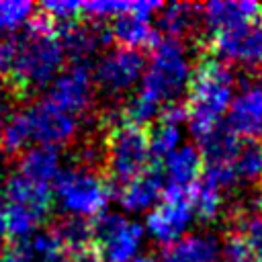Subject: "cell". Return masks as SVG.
I'll use <instances>...</instances> for the list:
<instances>
[{"label": "cell", "instance_id": "43", "mask_svg": "<svg viewBox=\"0 0 262 262\" xmlns=\"http://www.w3.org/2000/svg\"><path fill=\"white\" fill-rule=\"evenodd\" d=\"M258 84H260V86H262V66H260V68H258Z\"/></svg>", "mask_w": 262, "mask_h": 262}, {"label": "cell", "instance_id": "40", "mask_svg": "<svg viewBox=\"0 0 262 262\" xmlns=\"http://www.w3.org/2000/svg\"><path fill=\"white\" fill-rule=\"evenodd\" d=\"M10 117H12V115H10V100H8L4 94H0V133H2V129H4V125L8 123Z\"/></svg>", "mask_w": 262, "mask_h": 262}, {"label": "cell", "instance_id": "37", "mask_svg": "<svg viewBox=\"0 0 262 262\" xmlns=\"http://www.w3.org/2000/svg\"><path fill=\"white\" fill-rule=\"evenodd\" d=\"M0 262H33L29 250L25 248V244H16L4 252H0Z\"/></svg>", "mask_w": 262, "mask_h": 262}, {"label": "cell", "instance_id": "27", "mask_svg": "<svg viewBox=\"0 0 262 262\" xmlns=\"http://www.w3.org/2000/svg\"><path fill=\"white\" fill-rule=\"evenodd\" d=\"M160 113H162V104L156 102L151 96L143 94L141 90H135L123 106L125 123H131L137 127H143V125L151 123L154 119H160Z\"/></svg>", "mask_w": 262, "mask_h": 262}, {"label": "cell", "instance_id": "20", "mask_svg": "<svg viewBox=\"0 0 262 262\" xmlns=\"http://www.w3.org/2000/svg\"><path fill=\"white\" fill-rule=\"evenodd\" d=\"M201 20V6L188 2H172L164 4L158 12V31L164 33V39L180 41L190 35L196 23Z\"/></svg>", "mask_w": 262, "mask_h": 262}, {"label": "cell", "instance_id": "31", "mask_svg": "<svg viewBox=\"0 0 262 262\" xmlns=\"http://www.w3.org/2000/svg\"><path fill=\"white\" fill-rule=\"evenodd\" d=\"M80 14H82V2L76 0H47L41 4V16L47 18L55 27V31L76 23Z\"/></svg>", "mask_w": 262, "mask_h": 262}, {"label": "cell", "instance_id": "33", "mask_svg": "<svg viewBox=\"0 0 262 262\" xmlns=\"http://www.w3.org/2000/svg\"><path fill=\"white\" fill-rule=\"evenodd\" d=\"M239 233L248 239L254 262H262V213H239Z\"/></svg>", "mask_w": 262, "mask_h": 262}, {"label": "cell", "instance_id": "34", "mask_svg": "<svg viewBox=\"0 0 262 262\" xmlns=\"http://www.w3.org/2000/svg\"><path fill=\"white\" fill-rule=\"evenodd\" d=\"M221 262H254L252 248H250L248 239L239 231L229 233L223 239V246H221Z\"/></svg>", "mask_w": 262, "mask_h": 262}, {"label": "cell", "instance_id": "9", "mask_svg": "<svg viewBox=\"0 0 262 262\" xmlns=\"http://www.w3.org/2000/svg\"><path fill=\"white\" fill-rule=\"evenodd\" d=\"M211 51L221 61L246 68L262 66V20L246 23L211 37Z\"/></svg>", "mask_w": 262, "mask_h": 262}, {"label": "cell", "instance_id": "11", "mask_svg": "<svg viewBox=\"0 0 262 262\" xmlns=\"http://www.w3.org/2000/svg\"><path fill=\"white\" fill-rule=\"evenodd\" d=\"M92 70L88 66H72L61 72L47 88V100L57 108L80 117L92 104Z\"/></svg>", "mask_w": 262, "mask_h": 262}, {"label": "cell", "instance_id": "14", "mask_svg": "<svg viewBox=\"0 0 262 262\" xmlns=\"http://www.w3.org/2000/svg\"><path fill=\"white\" fill-rule=\"evenodd\" d=\"M260 16L262 4L254 0H213L201 6V20L211 37L239 25L260 20Z\"/></svg>", "mask_w": 262, "mask_h": 262}, {"label": "cell", "instance_id": "17", "mask_svg": "<svg viewBox=\"0 0 262 262\" xmlns=\"http://www.w3.org/2000/svg\"><path fill=\"white\" fill-rule=\"evenodd\" d=\"M162 174L166 186L190 190L203 176V156L192 143H182L174 154L162 162Z\"/></svg>", "mask_w": 262, "mask_h": 262}, {"label": "cell", "instance_id": "26", "mask_svg": "<svg viewBox=\"0 0 262 262\" xmlns=\"http://www.w3.org/2000/svg\"><path fill=\"white\" fill-rule=\"evenodd\" d=\"M233 170L237 182L242 184H256L262 180V147L256 141L242 143L239 154L233 162Z\"/></svg>", "mask_w": 262, "mask_h": 262}, {"label": "cell", "instance_id": "16", "mask_svg": "<svg viewBox=\"0 0 262 262\" xmlns=\"http://www.w3.org/2000/svg\"><path fill=\"white\" fill-rule=\"evenodd\" d=\"M219 237L211 231L186 233L178 242L164 246L160 262H221Z\"/></svg>", "mask_w": 262, "mask_h": 262}, {"label": "cell", "instance_id": "2", "mask_svg": "<svg viewBox=\"0 0 262 262\" xmlns=\"http://www.w3.org/2000/svg\"><path fill=\"white\" fill-rule=\"evenodd\" d=\"M233 96V70L217 57H207L199 61V66L192 72L186 96L188 129L199 141L221 127V121L227 117Z\"/></svg>", "mask_w": 262, "mask_h": 262}, {"label": "cell", "instance_id": "23", "mask_svg": "<svg viewBox=\"0 0 262 262\" xmlns=\"http://www.w3.org/2000/svg\"><path fill=\"white\" fill-rule=\"evenodd\" d=\"M63 252H70L72 256L90 248L94 244L92 239V223L84 217H74V215H68L63 217L61 221L55 223L53 227Z\"/></svg>", "mask_w": 262, "mask_h": 262}, {"label": "cell", "instance_id": "32", "mask_svg": "<svg viewBox=\"0 0 262 262\" xmlns=\"http://www.w3.org/2000/svg\"><path fill=\"white\" fill-rule=\"evenodd\" d=\"M133 12V2H121V0H92L82 2V14H86L90 20H104V18H119L123 14Z\"/></svg>", "mask_w": 262, "mask_h": 262}, {"label": "cell", "instance_id": "38", "mask_svg": "<svg viewBox=\"0 0 262 262\" xmlns=\"http://www.w3.org/2000/svg\"><path fill=\"white\" fill-rule=\"evenodd\" d=\"M6 207H8V201H6V186H4V182L0 180V242L4 239V235H8V227H6Z\"/></svg>", "mask_w": 262, "mask_h": 262}, {"label": "cell", "instance_id": "6", "mask_svg": "<svg viewBox=\"0 0 262 262\" xmlns=\"http://www.w3.org/2000/svg\"><path fill=\"white\" fill-rule=\"evenodd\" d=\"M92 239L102 262H131L139 256L145 227L123 213L102 211L92 221Z\"/></svg>", "mask_w": 262, "mask_h": 262}, {"label": "cell", "instance_id": "18", "mask_svg": "<svg viewBox=\"0 0 262 262\" xmlns=\"http://www.w3.org/2000/svg\"><path fill=\"white\" fill-rule=\"evenodd\" d=\"M111 37L119 41V47L137 49V51H141L143 47H154L160 41L158 27L151 23V18H145L133 12L113 20Z\"/></svg>", "mask_w": 262, "mask_h": 262}, {"label": "cell", "instance_id": "24", "mask_svg": "<svg viewBox=\"0 0 262 262\" xmlns=\"http://www.w3.org/2000/svg\"><path fill=\"white\" fill-rule=\"evenodd\" d=\"M190 205L194 211V219H201L205 223L215 221L223 209V192L201 178L190 188Z\"/></svg>", "mask_w": 262, "mask_h": 262}, {"label": "cell", "instance_id": "30", "mask_svg": "<svg viewBox=\"0 0 262 262\" xmlns=\"http://www.w3.org/2000/svg\"><path fill=\"white\" fill-rule=\"evenodd\" d=\"M25 248L29 250L31 258L39 260V262H51L59 256H63V248L55 235L53 229H41L35 235H31L27 242H23Z\"/></svg>", "mask_w": 262, "mask_h": 262}, {"label": "cell", "instance_id": "39", "mask_svg": "<svg viewBox=\"0 0 262 262\" xmlns=\"http://www.w3.org/2000/svg\"><path fill=\"white\" fill-rule=\"evenodd\" d=\"M72 258H74V262H102V258H100V254H98V250H96L94 244H92L90 248H86V250L74 254Z\"/></svg>", "mask_w": 262, "mask_h": 262}, {"label": "cell", "instance_id": "22", "mask_svg": "<svg viewBox=\"0 0 262 262\" xmlns=\"http://www.w3.org/2000/svg\"><path fill=\"white\" fill-rule=\"evenodd\" d=\"M201 143V156H203V166H219V164H233L237 154H239V139L225 127L221 125L215 129L211 135L199 141Z\"/></svg>", "mask_w": 262, "mask_h": 262}, {"label": "cell", "instance_id": "4", "mask_svg": "<svg viewBox=\"0 0 262 262\" xmlns=\"http://www.w3.org/2000/svg\"><path fill=\"white\" fill-rule=\"evenodd\" d=\"M53 196L68 215L88 219L106 211L111 186L92 168L70 166L61 168L53 180Z\"/></svg>", "mask_w": 262, "mask_h": 262}, {"label": "cell", "instance_id": "1", "mask_svg": "<svg viewBox=\"0 0 262 262\" xmlns=\"http://www.w3.org/2000/svg\"><path fill=\"white\" fill-rule=\"evenodd\" d=\"M66 53L55 27L43 18H33L14 41V59L10 68L12 84L23 94L49 88L61 74Z\"/></svg>", "mask_w": 262, "mask_h": 262}, {"label": "cell", "instance_id": "3", "mask_svg": "<svg viewBox=\"0 0 262 262\" xmlns=\"http://www.w3.org/2000/svg\"><path fill=\"white\" fill-rule=\"evenodd\" d=\"M192 72L194 70L182 41L160 39L151 47V55L137 90L164 106L176 102L184 92H188Z\"/></svg>", "mask_w": 262, "mask_h": 262}, {"label": "cell", "instance_id": "28", "mask_svg": "<svg viewBox=\"0 0 262 262\" xmlns=\"http://www.w3.org/2000/svg\"><path fill=\"white\" fill-rule=\"evenodd\" d=\"M182 145V127L170 123H158L149 133V151L154 160H166Z\"/></svg>", "mask_w": 262, "mask_h": 262}, {"label": "cell", "instance_id": "35", "mask_svg": "<svg viewBox=\"0 0 262 262\" xmlns=\"http://www.w3.org/2000/svg\"><path fill=\"white\" fill-rule=\"evenodd\" d=\"M160 121L162 123H170V125H178L182 127L184 123H188V108H186V102H170V104H164L162 106V113H160Z\"/></svg>", "mask_w": 262, "mask_h": 262}, {"label": "cell", "instance_id": "36", "mask_svg": "<svg viewBox=\"0 0 262 262\" xmlns=\"http://www.w3.org/2000/svg\"><path fill=\"white\" fill-rule=\"evenodd\" d=\"M12 59H14V41L4 33H0V78L4 74H10Z\"/></svg>", "mask_w": 262, "mask_h": 262}, {"label": "cell", "instance_id": "25", "mask_svg": "<svg viewBox=\"0 0 262 262\" xmlns=\"http://www.w3.org/2000/svg\"><path fill=\"white\" fill-rule=\"evenodd\" d=\"M31 141L33 137H31V127L25 111L14 113L0 133V151L4 156H16L27 151V145Z\"/></svg>", "mask_w": 262, "mask_h": 262}, {"label": "cell", "instance_id": "10", "mask_svg": "<svg viewBox=\"0 0 262 262\" xmlns=\"http://www.w3.org/2000/svg\"><path fill=\"white\" fill-rule=\"evenodd\" d=\"M31 127V137L37 145H49V147H59L70 143L80 127L78 117L57 108L51 104L47 98L33 102L25 111Z\"/></svg>", "mask_w": 262, "mask_h": 262}, {"label": "cell", "instance_id": "7", "mask_svg": "<svg viewBox=\"0 0 262 262\" xmlns=\"http://www.w3.org/2000/svg\"><path fill=\"white\" fill-rule=\"evenodd\" d=\"M145 68L147 59L141 51L115 47L96 59L92 68V82L106 96H123L141 84Z\"/></svg>", "mask_w": 262, "mask_h": 262}, {"label": "cell", "instance_id": "19", "mask_svg": "<svg viewBox=\"0 0 262 262\" xmlns=\"http://www.w3.org/2000/svg\"><path fill=\"white\" fill-rule=\"evenodd\" d=\"M61 158H59V149L57 147H49V145H35L29 147L18 164V172L23 176H27L29 180L37 182V184H45L49 186L59 170H61Z\"/></svg>", "mask_w": 262, "mask_h": 262}, {"label": "cell", "instance_id": "29", "mask_svg": "<svg viewBox=\"0 0 262 262\" xmlns=\"http://www.w3.org/2000/svg\"><path fill=\"white\" fill-rule=\"evenodd\" d=\"M35 6L27 0H0V33L16 31L33 20Z\"/></svg>", "mask_w": 262, "mask_h": 262}, {"label": "cell", "instance_id": "42", "mask_svg": "<svg viewBox=\"0 0 262 262\" xmlns=\"http://www.w3.org/2000/svg\"><path fill=\"white\" fill-rule=\"evenodd\" d=\"M51 262H74V258L63 254V256H59V258H55V260H51Z\"/></svg>", "mask_w": 262, "mask_h": 262}, {"label": "cell", "instance_id": "12", "mask_svg": "<svg viewBox=\"0 0 262 262\" xmlns=\"http://www.w3.org/2000/svg\"><path fill=\"white\" fill-rule=\"evenodd\" d=\"M225 127L237 139L254 141L262 137V86L260 84H248L235 92L225 117Z\"/></svg>", "mask_w": 262, "mask_h": 262}, {"label": "cell", "instance_id": "8", "mask_svg": "<svg viewBox=\"0 0 262 262\" xmlns=\"http://www.w3.org/2000/svg\"><path fill=\"white\" fill-rule=\"evenodd\" d=\"M194 221V211L190 205V190L166 186L162 201L145 217V233L162 246H170L188 233Z\"/></svg>", "mask_w": 262, "mask_h": 262}, {"label": "cell", "instance_id": "13", "mask_svg": "<svg viewBox=\"0 0 262 262\" xmlns=\"http://www.w3.org/2000/svg\"><path fill=\"white\" fill-rule=\"evenodd\" d=\"M66 57L76 66H88V61L113 39L111 29H104L98 23H72L57 29Z\"/></svg>", "mask_w": 262, "mask_h": 262}, {"label": "cell", "instance_id": "41", "mask_svg": "<svg viewBox=\"0 0 262 262\" xmlns=\"http://www.w3.org/2000/svg\"><path fill=\"white\" fill-rule=\"evenodd\" d=\"M131 262H156V260H154L151 256H147V254H139V256H137V258H133Z\"/></svg>", "mask_w": 262, "mask_h": 262}, {"label": "cell", "instance_id": "5", "mask_svg": "<svg viewBox=\"0 0 262 262\" xmlns=\"http://www.w3.org/2000/svg\"><path fill=\"white\" fill-rule=\"evenodd\" d=\"M149 133L131 123L111 127L104 145V164L111 180L119 186L131 182L149 168Z\"/></svg>", "mask_w": 262, "mask_h": 262}, {"label": "cell", "instance_id": "21", "mask_svg": "<svg viewBox=\"0 0 262 262\" xmlns=\"http://www.w3.org/2000/svg\"><path fill=\"white\" fill-rule=\"evenodd\" d=\"M4 186H6V201L10 205H25V207H33L49 213L51 199H53L49 186L37 184L27 176H23L20 172H14L12 176H8Z\"/></svg>", "mask_w": 262, "mask_h": 262}, {"label": "cell", "instance_id": "15", "mask_svg": "<svg viewBox=\"0 0 262 262\" xmlns=\"http://www.w3.org/2000/svg\"><path fill=\"white\" fill-rule=\"evenodd\" d=\"M166 190V180L162 168H147L143 174L133 178L131 182L117 188V199L127 213H149Z\"/></svg>", "mask_w": 262, "mask_h": 262}]
</instances>
